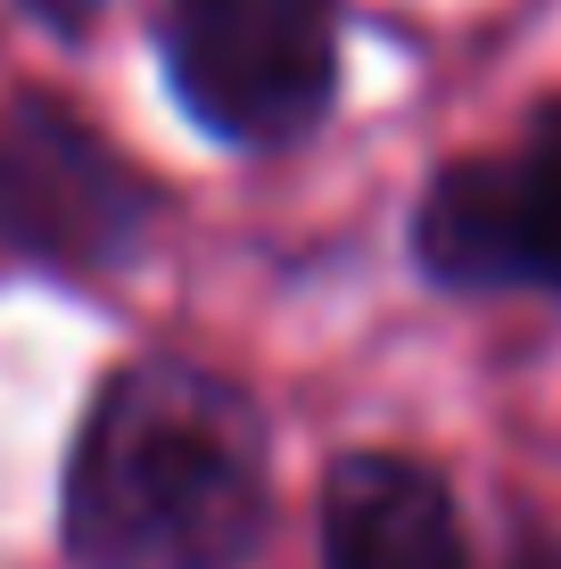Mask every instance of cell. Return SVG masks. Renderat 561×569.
<instances>
[{"label": "cell", "mask_w": 561, "mask_h": 569, "mask_svg": "<svg viewBox=\"0 0 561 569\" xmlns=\"http://www.w3.org/2000/svg\"><path fill=\"white\" fill-rule=\"evenodd\" d=\"M413 264L438 289H561V108L512 157H462L413 207Z\"/></svg>", "instance_id": "277c9868"}, {"label": "cell", "mask_w": 561, "mask_h": 569, "mask_svg": "<svg viewBox=\"0 0 561 569\" xmlns=\"http://www.w3.org/2000/svg\"><path fill=\"white\" fill-rule=\"evenodd\" d=\"M158 50L190 124L231 149L305 141L339 91L331 0H173Z\"/></svg>", "instance_id": "7a4b0ae2"}, {"label": "cell", "mask_w": 561, "mask_h": 569, "mask_svg": "<svg viewBox=\"0 0 561 569\" xmlns=\"http://www.w3.org/2000/svg\"><path fill=\"white\" fill-rule=\"evenodd\" d=\"M322 569H462L447 479L413 455H339L322 479Z\"/></svg>", "instance_id": "5b68a950"}, {"label": "cell", "mask_w": 561, "mask_h": 569, "mask_svg": "<svg viewBox=\"0 0 561 569\" xmlns=\"http://www.w3.org/2000/svg\"><path fill=\"white\" fill-rule=\"evenodd\" d=\"M158 190L58 100H0V264L116 272L141 257Z\"/></svg>", "instance_id": "3957f363"}, {"label": "cell", "mask_w": 561, "mask_h": 569, "mask_svg": "<svg viewBox=\"0 0 561 569\" xmlns=\"http://www.w3.org/2000/svg\"><path fill=\"white\" fill-rule=\"evenodd\" d=\"M273 520V446L207 363H124L67 455L58 537L74 569H240Z\"/></svg>", "instance_id": "6da1fadb"}, {"label": "cell", "mask_w": 561, "mask_h": 569, "mask_svg": "<svg viewBox=\"0 0 561 569\" xmlns=\"http://www.w3.org/2000/svg\"><path fill=\"white\" fill-rule=\"evenodd\" d=\"M17 9H26V17H42L50 33H83L91 17L108 9V0H17Z\"/></svg>", "instance_id": "8992f818"}]
</instances>
